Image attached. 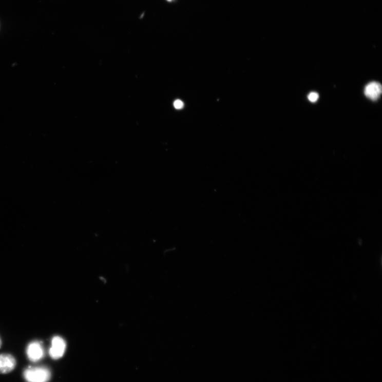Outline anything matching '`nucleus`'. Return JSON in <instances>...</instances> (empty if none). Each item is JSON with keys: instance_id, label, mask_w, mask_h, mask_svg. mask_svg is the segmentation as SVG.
<instances>
[{"instance_id": "nucleus-1", "label": "nucleus", "mask_w": 382, "mask_h": 382, "mask_svg": "<svg viewBox=\"0 0 382 382\" xmlns=\"http://www.w3.org/2000/svg\"><path fill=\"white\" fill-rule=\"evenodd\" d=\"M23 376L27 382H49L51 378V371L44 366L29 367L24 373Z\"/></svg>"}, {"instance_id": "nucleus-2", "label": "nucleus", "mask_w": 382, "mask_h": 382, "mask_svg": "<svg viewBox=\"0 0 382 382\" xmlns=\"http://www.w3.org/2000/svg\"><path fill=\"white\" fill-rule=\"evenodd\" d=\"M66 348L67 343L65 340L59 336L54 337L52 340L49 355L54 360L59 359L65 354Z\"/></svg>"}, {"instance_id": "nucleus-3", "label": "nucleus", "mask_w": 382, "mask_h": 382, "mask_svg": "<svg viewBox=\"0 0 382 382\" xmlns=\"http://www.w3.org/2000/svg\"><path fill=\"white\" fill-rule=\"evenodd\" d=\"M26 354L28 358L32 362L39 361L43 359L44 352L42 345L37 341L32 342L27 348Z\"/></svg>"}, {"instance_id": "nucleus-4", "label": "nucleus", "mask_w": 382, "mask_h": 382, "mask_svg": "<svg viewBox=\"0 0 382 382\" xmlns=\"http://www.w3.org/2000/svg\"><path fill=\"white\" fill-rule=\"evenodd\" d=\"M17 366V361L11 354H0V374H7L12 372Z\"/></svg>"}, {"instance_id": "nucleus-5", "label": "nucleus", "mask_w": 382, "mask_h": 382, "mask_svg": "<svg viewBox=\"0 0 382 382\" xmlns=\"http://www.w3.org/2000/svg\"><path fill=\"white\" fill-rule=\"evenodd\" d=\"M382 92L381 85L378 82H373L365 88L364 93L366 97L373 101H376L380 98Z\"/></svg>"}, {"instance_id": "nucleus-6", "label": "nucleus", "mask_w": 382, "mask_h": 382, "mask_svg": "<svg viewBox=\"0 0 382 382\" xmlns=\"http://www.w3.org/2000/svg\"><path fill=\"white\" fill-rule=\"evenodd\" d=\"M319 98V95L316 92H312L308 95V99L312 103L316 102Z\"/></svg>"}, {"instance_id": "nucleus-7", "label": "nucleus", "mask_w": 382, "mask_h": 382, "mask_svg": "<svg viewBox=\"0 0 382 382\" xmlns=\"http://www.w3.org/2000/svg\"><path fill=\"white\" fill-rule=\"evenodd\" d=\"M174 107L178 109H182L184 106V104L181 100H178L174 103Z\"/></svg>"}, {"instance_id": "nucleus-8", "label": "nucleus", "mask_w": 382, "mask_h": 382, "mask_svg": "<svg viewBox=\"0 0 382 382\" xmlns=\"http://www.w3.org/2000/svg\"><path fill=\"white\" fill-rule=\"evenodd\" d=\"M2 341L1 338H0V348H2Z\"/></svg>"}, {"instance_id": "nucleus-9", "label": "nucleus", "mask_w": 382, "mask_h": 382, "mask_svg": "<svg viewBox=\"0 0 382 382\" xmlns=\"http://www.w3.org/2000/svg\"><path fill=\"white\" fill-rule=\"evenodd\" d=\"M167 1H168V2H171V0H167Z\"/></svg>"}]
</instances>
